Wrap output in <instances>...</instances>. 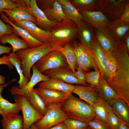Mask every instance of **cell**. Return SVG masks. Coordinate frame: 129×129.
Instances as JSON below:
<instances>
[{
  "instance_id": "6da1fadb",
  "label": "cell",
  "mask_w": 129,
  "mask_h": 129,
  "mask_svg": "<svg viewBox=\"0 0 129 129\" xmlns=\"http://www.w3.org/2000/svg\"><path fill=\"white\" fill-rule=\"evenodd\" d=\"M117 66L113 78L107 82L121 99L129 106V56L122 40H116L112 52Z\"/></svg>"
},
{
  "instance_id": "7a4b0ae2",
  "label": "cell",
  "mask_w": 129,
  "mask_h": 129,
  "mask_svg": "<svg viewBox=\"0 0 129 129\" xmlns=\"http://www.w3.org/2000/svg\"><path fill=\"white\" fill-rule=\"evenodd\" d=\"M78 31L76 24L67 17L58 22L51 31L49 41L53 50L58 51L70 43L77 36Z\"/></svg>"
},
{
  "instance_id": "3957f363",
  "label": "cell",
  "mask_w": 129,
  "mask_h": 129,
  "mask_svg": "<svg viewBox=\"0 0 129 129\" xmlns=\"http://www.w3.org/2000/svg\"><path fill=\"white\" fill-rule=\"evenodd\" d=\"M60 105L69 118L87 123L95 118V112L92 106L72 94L61 102Z\"/></svg>"
},
{
  "instance_id": "277c9868",
  "label": "cell",
  "mask_w": 129,
  "mask_h": 129,
  "mask_svg": "<svg viewBox=\"0 0 129 129\" xmlns=\"http://www.w3.org/2000/svg\"><path fill=\"white\" fill-rule=\"evenodd\" d=\"M52 50H54L48 42L38 47L21 49L16 52L21 61L23 74L29 81L32 75L31 70L32 66L45 55Z\"/></svg>"
},
{
  "instance_id": "5b68a950",
  "label": "cell",
  "mask_w": 129,
  "mask_h": 129,
  "mask_svg": "<svg viewBox=\"0 0 129 129\" xmlns=\"http://www.w3.org/2000/svg\"><path fill=\"white\" fill-rule=\"evenodd\" d=\"M60 103L48 105V110L45 115L34 124L38 129H49L69 118L61 108Z\"/></svg>"
},
{
  "instance_id": "8992f818",
  "label": "cell",
  "mask_w": 129,
  "mask_h": 129,
  "mask_svg": "<svg viewBox=\"0 0 129 129\" xmlns=\"http://www.w3.org/2000/svg\"><path fill=\"white\" fill-rule=\"evenodd\" d=\"M14 97L22 113L23 129H29L32 125L41 119L43 116L33 108L25 96L17 95H14Z\"/></svg>"
},
{
  "instance_id": "52a82bcc",
  "label": "cell",
  "mask_w": 129,
  "mask_h": 129,
  "mask_svg": "<svg viewBox=\"0 0 129 129\" xmlns=\"http://www.w3.org/2000/svg\"><path fill=\"white\" fill-rule=\"evenodd\" d=\"M35 64L37 69L42 73L49 70L68 66L64 55L59 51L54 50L46 54Z\"/></svg>"
},
{
  "instance_id": "ba28073f",
  "label": "cell",
  "mask_w": 129,
  "mask_h": 129,
  "mask_svg": "<svg viewBox=\"0 0 129 129\" xmlns=\"http://www.w3.org/2000/svg\"><path fill=\"white\" fill-rule=\"evenodd\" d=\"M99 10L102 12L110 21L120 19L126 5L127 0H96Z\"/></svg>"
},
{
  "instance_id": "9c48e42d",
  "label": "cell",
  "mask_w": 129,
  "mask_h": 129,
  "mask_svg": "<svg viewBox=\"0 0 129 129\" xmlns=\"http://www.w3.org/2000/svg\"><path fill=\"white\" fill-rule=\"evenodd\" d=\"M14 1L18 4L17 6L11 9H3L2 12L5 13L9 18L18 21H30L35 24L37 20L31 12L30 0Z\"/></svg>"
},
{
  "instance_id": "30bf717a",
  "label": "cell",
  "mask_w": 129,
  "mask_h": 129,
  "mask_svg": "<svg viewBox=\"0 0 129 129\" xmlns=\"http://www.w3.org/2000/svg\"><path fill=\"white\" fill-rule=\"evenodd\" d=\"M32 74L30 80L24 87L20 88L18 86H11L9 91L12 96L19 95L25 96L27 98L28 96L34 86L40 82L46 81L50 78L41 72L37 69L35 64L32 67Z\"/></svg>"
},
{
  "instance_id": "8fae6325",
  "label": "cell",
  "mask_w": 129,
  "mask_h": 129,
  "mask_svg": "<svg viewBox=\"0 0 129 129\" xmlns=\"http://www.w3.org/2000/svg\"><path fill=\"white\" fill-rule=\"evenodd\" d=\"M9 19L15 25L27 31L36 39L43 43L49 42L51 35V32L39 28L34 23L30 21Z\"/></svg>"
},
{
  "instance_id": "7c38bea8",
  "label": "cell",
  "mask_w": 129,
  "mask_h": 129,
  "mask_svg": "<svg viewBox=\"0 0 129 129\" xmlns=\"http://www.w3.org/2000/svg\"><path fill=\"white\" fill-rule=\"evenodd\" d=\"M78 10L82 16L83 21L94 29L107 28L110 22L100 11Z\"/></svg>"
},
{
  "instance_id": "4fadbf2b",
  "label": "cell",
  "mask_w": 129,
  "mask_h": 129,
  "mask_svg": "<svg viewBox=\"0 0 129 129\" xmlns=\"http://www.w3.org/2000/svg\"><path fill=\"white\" fill-rule=\"evenodd\" d=\"M43 74L50 78L59 79L68 84H75L85 86L76 77L68 66L49 70L45 71Z\"/></svg>"
},
{
  "instance_id": "5bb4252c",
  "label": "cell",
  "mask_w": 129,
  "mask_h": 129,
  "mask_svg": "<svg viewBox=\"0 0 129 129\" xmlns=\"http://www.w3.org/2000/svg\"><path fill=\"white\" fill-rule=\"evenodd\" d=\"M30 6L31 13L37 20L36 25L42 30L51 32L58 22L47 18L43 11L38 7L36 0H30Z\"/></svg>"
},
{
  "instance_id": "9a60e30c",
  "label": "cell",
  "mask_w": 129,
  "mask_h": 129,
  "mask_svg": "<svg viewBox=\"0 0 129 129\" xmlns=\"http://www.w3.org/2000/svg\"><path fill=\"white\" fill-rule=\"evenodd\" d=\"M72 93L76 94L79 98L89 104L97 103L101 99L97 87L91 85L75 86Z\"/></svg>"
},
{
  "instance_id": "2e32d148",
  "label": "cell",
  "mask_w": 129,
  "mask_h": 129,
  "mask_svg": "<svg viewBox=\"0 0 129 129\" xmlns=\"http://www.w3.org/2000/svg\"><path fill=\"white\" fill-rule=\"evenodd\" d=\"M61 5L64 13L67 17L73 22L78 29L87 25L84 22L78 10L73 6L69 0H57Z\"/></svg>"
},
{
  "instance_id": "e0dca14e",
  "label": "cell",
  "mask_w": 129,
  "mask_h": 129,
  "mask_svg": "<svg viewBox=\"0 0 129 129\" xmlns=\"http://www.w3.org/2000/svg\"><path fill=\"white\" fill-rule=\"evenodd\" d=\"M0 18L3 22L10 24L13 27L14 33L22 37L28 44L29 48L40 46L43 44L32 37L26 30L14 24L3 12L0 13Z\"/></svg>"
},
{
  "instance_id": "ac0fdd59",
  "label": "cell",
  "mask_w": 129,
  "mask_h": 129,
  "mask_svg": "<svg viewBox=\"0 0 129 129\" xmlns=\"http://www.w3.org/2000/svg\"><path fill=\"white\" fill-rule=\"evenodd\" d=\"M35 89L48 105L62 102L70 95L64 91L39 87Z\"/></svg>"
},
{
  "instance_id": "d6986e66",
  "label": "cell",
  "mask_w": 129,
  "mask_h": 129,
  "mask_svg": "<svg viewBox=\"0 0 129 129\" xmlns=\"http://www.w3.org/2000/svg\"><path fill=\"white\" fill-rule=\"evenodd\" d=\"M16 81V79H14L6 84L0 85V115L2 117L18 114L21 111L17 102L11 103L4 99L2 95L3 90L10 83Z\"/></svg>"
},
{
  "instance_id": "ffe728a7",
  "label": "cell",
  "mask_w": 129,
  "mask_h": 129,
  "mask_svg": "<svg viewBox=\"0 0 129 129\" xmlns=\"http://www.w3.org/2000/svg\"><path fill=\"white\" fill-rule=\"evenodd\" d=\"M95 38L103 50L112 52L116 41L109 30L107 28L94 29Z\"/></svg>"
},
{
  "instance_id": "44dd1931",
  "label": "cell",
  "mask_w": 129,
  "mask_h": 129,
  "mask_svg": "<svg viewBox=\"0 0 129 129\" xmlns=\"http://www.w3.org/2000/svg\"><path fill=\"white\" fill-rule=\"evenodd\" d=\"M92 53L93 60L100 74L103 75L106 80L108 78L106 67V61L104 52L95 38L90 49Z\"/></svg>"
},
{
  "instance_id": "7402d4cb",
  "label": "cell",
  "mask_w": 129,
  "mask_h": 129,
  "mask_svg": "<svg viewBox=\"0 0 129 129\" xmlns=\"http://www.w3.org/2000/svg\"><path fill=\"white\" fill-rule=\"evenodd\" d=\"M108 102L113 113L129 126V106L121 99L113 100Z\"/></svg>"
},
{
  "instance_id": "603a6c76",
  "label": "cell",
  "mask_w": 129,
  "mask_h": 129,
  "mask_svg": "<svg viewBox=\"0 0 129 129\" xmlns=\"http://www.w3.org/2000/svg\"><path fill=\"white\" fill-rule=\"evenodd\" d=\"M116 40H122L129 29V22L120 19L110 21L107 28Z\"/></svg>"
},
{
  "instance_id": "cb8c5ba5",
  "label": "cell",
  "mask_w": 129,
  "mask_h": 129,
  "mask_svg": "<svg viewBox=\"0 0 129 129\" xmlns=\"http://www.w3.org/2000/svg\"><path fill=\"white\" fill-rule=\"evenodd\" d=\"M0 43L3 45L6 43L11 44L12 48V52L14 53L19 50L29 48L26 41L23 39L20 38L18 35L13 33L2 36L0 38Z\"/></svg>"
},
{
  "instance_id": "d4e9b609",
  "label": "cell",
  "mask_w": 129,
  "mask_h": 129,
  "mask_svg": "<svg viewBox=\"0 0 129 129\" xmlns=\"http://www.w3.org/2000/svg\"><path fill=\"white\" fill-rule=\"evenodd\" d=\"M38 85L39 87L63 91L69 94L72 93L75 87V86L66 83L61 80L52 78L47 81L41 82Z\"/></svg>"
},
{
  "instance_id": "484cf974",
  "label": "cell",
  "mask_w": 129,
  "mask_h": 129,
  "mask_svg": "<svg viewBox=\"0 0 129 129\" xmlns=\"http://www.w3.org/2000/svg\"><path fill=\"white\" fill-rule=\"evenodd\" d=\"M97 88L102 99L108 102L113 100L121 99L108 84L104 77L101 74L99 84Z\"/></svg>"
},
{
  "instance_id": "4316f807",
  "label": "cell",
  "mask_w": 129,
  "mask_h": 129,
  "mask_svg": "<svg viewBox=\"0 0 129 129\" xmlns=\"http://www.w3.org/2000/svg\"><path fill=\"white\" fill-rule=\"evenodd\" d=\"M27 99L33 108L43 116L47 111L48 105L39 95L35 88H33L29 93Z\"/></svg>"
},
{
  "instance_id": "83f0119b",
  "label": "cell",
  "mask_w": 129,
  "mask_h": 129,
  "mask_svg": "<svg viewBox=\"0 0 129 129\" xmlns=\"http://www.w3.org/2000/svg\"><path fill=\"white\" fill-rule=\"evenodd\" d=\"M41 9L47 18L50 21H55L58 22L67 17L64 13L61 5L57 0H54L52 7Z\"/></svg>"
},
{
  "instance_id": "f1b7e54d",
  "label": "cell",
  "mask_w": 129,
  "mask_h": 129,
  "mask_svg": "<svg viewBox=\"0 0 129 129\" xmlns=\"http://www.w3.org/2000/svg\"><path fill=\"white\" fill-rule=\"evenodd\" d=\"M90 104L94 110V119H99L106 123L108 114L113 111L112 107L108 102L101 99L97 103Z\"/></svg>"
},
{
  "instance_id": "f546056e",
  "label": "cell",
  "mask_w": 129,
  "mask_h": 129,
  "mask_svg": "<svg viewBox=\"0 0 129 129\" xmlns=\"http://www.w3.org/2000/svg\"><path fill=\"white\" fill-rule=\"evenodd\" d=\"M77 36L81 44L91 48L95 38L94 30L92 27L87 24L78 29Z\"/></svg>"
},
{
  "instance_id": "4dcf8cb0",
  "label": "cell",
  "mask_w": 129,
  "mask_h": 129,
  "mask_svg": "<svg viewBox=\"0 0 129 129\" xmlns=\"http://www.w3.org/2000/svg\"><path fill=\"white\" fill-rule=\"evenodd\" d=\"M74 41L78 49L85 67L89 70L91 68L98 69L93 60L91 49L77 41Z\"/></svg>"
},
{
  "instance_id": "1f68e13d",
  "label": "cell",
  "mask_w": 129,
  "mask_h": 129,
  "mask_svg": "<svg viewBox=\"0 0 129 129\" xmlns=\"http://www.w3.org/2000/svg\"><path fill=\"white\" fill-rule=\"evenodd\" d=\"M2 129H23V117L18 114L2 117Z\"/></svg>"
},
{
  "instance_id": "d6a6232c",
  "label": "cell",
  "mask_w": 129,
  "mask_h": 129,
  "mask_svg": "<svg viewBox=\"0 0 129 129\" xmlns=\"http://www.w3.org/2000/svg\"><path fill=\"white\" fill-rule=\"evenodd\" d=\"M64 56L69 67L75 75L76 67L78 64L74 47L68 44L58 50Z\"/></svg>"
},
{
  "instance_id": "836d02e7",
  "label": "cell",
  "mask_w": 129,
  "mask_h": 129,
  "mask_svg": "<svg viewBox=\"0 0 129 129\" xmlns=\"http://www.w3.org/2000/svg\"><path fill=\"white\" fill-rule=\"evenodd\" d=\"M9 59L12 64L14 66L18 73L20 79L17 83L19 84L18 87L20 88L24 87L29 81L24 76L21 68V61L15 53L11 52L8 56Z\"/></svg>"
},
{
  "instance_id": "e575fe53",
  "label": "cell",
  "mask_w": 129,
  "mask_h": 129,
  "mask_svg": "<svg viewBox=\"0 0 129 129\" xmlns=\"http://www.w3.org/2000/svg\"><path fill=\"white\" fill-rule=\"evenodd\" d=\"M103 50L106 58V67L108 75L107 78L106 80L107 82L114 76L116 70L117 63L116 58L112 52Z\"/></svg>"
},
{
  "instance_id": "d590c367",
  "label": "cell",
  "mask_w": 129,
  "mask_h": 129,
  "mask_svg": "<svg viewBox=\"0 0 129 129\" xmlns=\"http://www.w3.org/2000/svg\"><path fill=\"white\" fill-rule=\"evenodd\" d=\"M71 3L78 10L88 11L99 10L96 0H71Z\"/></svg>"
},
{
  "instance_id": "8d00e7d4",
  "label": "cell",
  "mask_w": 129,
  "mask_h": 129,
  "mask_svg": "<svg viewBox=\"0 0 129 129\" xmlns=\"http://www.w3.org/2000/svg\"><path fill=\"white\" fill-rule=\"evenodd\" d=\"M94 70V71L86 73V82L90 85L97 87L99 84L100 72L97 69H95Z\"/></svg>"
},
{
  "instance_id": "74e56055",
  "label": "cell",
  "mask_w": 129,
  "mask_h": 129,
  "mask_svg": "<svg viewBox=\"0 0 129 129\" xmlns=\"http://www.w3.org/2000/svg\"><path fill=\"white\" fill-rule=\"evenodd\" d=\"M67 129H87L89 127L88 123L68 118L63 122Z\"/></svg>"
},
{
  "instance_id": "f35d334b",
  "label": "cell",
  "mask_w": 129,
  "mask_h": 129,
  "mask_svg": "<svg viewBox=\"0 0 129 129\" xmlns=\"http://www.w3.org/2000/svg\"><path fill=\"white\" fill-rule=\"evenodd\" d=\"M106 123L111 129H116L123 124H127L115 115L113 111L108 114L106 119Z\"/></svg>"
},
{
  "instance_id": "ab89813d",
  "label": "cell",
  "mask_w": 129,
  "mask_h": 129,
  "mask_svg": "<svg viewBox=\"0 0 129 129\" xmlns=\"http://www.w3.org/2000/svg\"><path fill=\"white\" fill-rule=\"evenodd\" d=\"M88 123L91 129H111L107 123L98 119H94Z\"/></svg>"
},
{
  "instance_id": "60d3db41",
  "label": "cell",
  "mask_w": 129,
  "mask_h": 129,
  "mask_svg": "<svg viewBox=\"0 0 129 129\" xmlns=\"http://www.w3.org/2000/svg\"><path fill=\"white\" fill-rule=\"evenodd\" d=\"M14 32L13 27L9 24H5L0 17V38L3 36Z\"/></svg>"
},
{
  "instance_id": "b9f144b4",
  "label": "cell",
  "mask_w": 129,
  "mask_h": 129,
  "mask_svg": "<svg viewBox=\"0 0 129 129\" xmlns=\"http://www.w3.org/2000/svg\"><path fill=\"white\" fill-rule=\"evenodd\" d=\"M18 4L13 0H0V13L4 9H11L17 6Z\"/></svg>"
},
{
  "instance_id": "7bdbcfd3",
  "label": "cell",
  "mask_w": 129,
  "mask_h": 129,
  "mask_svg": "<svg viewBox=\"0 0 129 129\" xmlns=\"http://www.w3.org/2000/svg\"><path fill=\"white\" fill-rule=\"evenodd\" d=\"M73 43L74 45L73 47L76 56L78 66L85 72H88L89 70L87 69L84 65L78 49L74 41L73 42Z\"/></svg>"
},
{
  "instance_id": "ee69618b",
  "label": "cell",
  "mask_w": 129,
  "mask_h": 129,
  "mask_svg": "<svg viewBox=\"0 0 129 129\" xmlns=\"http://www.w3.org/2000/svg\"><path fill=\"white\" fill-rule=\"evenodd\" d=\"M75 75L78 79L83 83L85 86L88 85L86 83L85 77L86 72L83 70L78 66L76 68Z\"/></svg>"
},
{
  "instance_id": "f6af8a7d",
  "label": "cell",
  "mask_w": 129,
  "mask_h": 129,
  "mask_svg": "<svg viewBox=\"0 0 129 129\" xmlns=\"http://www.w3.org/2000/svg\"><path fill=\"white\" fill-rule=\"evenodd\" d=\"M127 22H129V3L125 5L123 11L120 19Z\"/></svg>"
},
{
  "instance_id": "bcb514c9",
  "label": "cell",
  "mask_w": 129,
  "mask_h": 129,
  "mask_svg": "<svg viewBox=\"0 0 129 129\" xmlns=\"http://www.w3.org/2000/svg\"><path fill=\"white\" fill-rule=\"evenodd\" d=\"M4 64L7 65L10 69L14 68V66L10 61L8 56L4 55L0 57V65Z\"/></svg>"
},
{
  "instance_id": "7dc6e473",
  "label": "cell",
  "mask_w": 129,
  "mask_h": 129,
  "mask_svg": "<svg viewBox=\"0 0 129 129\" xmlns=\"http://www.w3.org/2000/svg\"><path fill=\"white\" fill-rule=\"evenodd\" d=\"M12 47H8L5 45H0V55L3 54H9L12 51Z\"/></svg>"
},
{
  "instance_id": "c3c4849f",
  "label": "cell",
  "mask_w": 129,
  "mask_h": 129,
  "mask_svg": "<svg viewBox=\"0 0 129 129\" xmlns=\"http://www.w3.org/2000/svg\"><path fill=\"white\" fill-rule=\"evenodd\" d=\"M125 45L127 50L129 52V35L128 32L124 36L122 40Z\"/></svg>"
},
{
  "instance_id": "681fc988",
  "label": "cell",
  "mask_w": 129,
  "mask_h": 129,
  "mask_svg": "<svg viewBox=\"0 0 129 129\" xmlns=\"http://www.w3.org/2000/svg\"><path fill=\"white\" fill-rule=\"evenodd\" d=\"M48 129H67L66 127L63 122L54 126Z\"/></svg>"
},
{
  "instance_id": "f907efd6",
  "label": "cell",
  "mask_w": 129,
  "mask_h": 129,
  "mask_svg": "<svg viewBox=\"0 0 129 129\" xmlns=\"http://www.w3.org/2000/svg\"><path fill=\"white\" fill-rule=\"evenodd\" d=\"M5 83V77L4 76L0 75V85H4Z\"/></svg>"
},
{
  "instance_id": "816d5d0a",
  "label": "cell",
  "mask_w": 129,
  "mask_h": 129,
  "mask_svg": "<svg viewBox=\"0 0 129 129\" xmlns=\"http://www.w3.org/2000/svg\"><path fill=\"white\" fill-rule=\"evenodd\" d=\"M129 126L125 124H123L116 129H129Z\"/></svg>"
},
{
  "instance_id": "f5cc1de1",
  "label": "cell",
  "mask_w": 129,
  "mask_h": 129,
  "mask_svg": "<svg viewBox=\"0 0 129 129\" xmlns=\"http://www.w3.org/2000/svg\"><path fill=\"white\" fill-rule=\"evenodd\" d=\"M29 129H38L36 125L34 124H33L30 127Z\"/></svg>"
},
{
  "instance_id": "db71d44e",
  "label": "cell",
  "mask_w": 129,
  "mask_h": 129,
  "mask_svg": "<svg viewBox=\"0 0 129 129\" xmlns=\"http://www.w3.org/2000/svg\"><path fill=\"white\" fill-rule=\"evenodd\" d=\"M87 129H91L89 127Z\"/></svg>"
}]
</instances>
